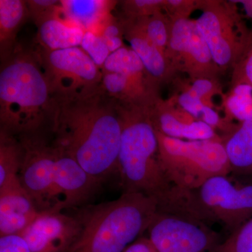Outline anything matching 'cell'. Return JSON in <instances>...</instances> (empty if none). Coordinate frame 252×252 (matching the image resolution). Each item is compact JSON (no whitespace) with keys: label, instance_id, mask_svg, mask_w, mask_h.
Listing matches in <instances>:
<instances>
[{"label":"cell","instance_id":"6da1fadb","mask_svg":"<svg viewBox=\"0 0 252 252\" xmlns=\"http://www.w3.org/2000/svg\"><path fill=\"white\" fill-rule=\"evenodd\" d=\"M53 98L52 143L101 182L118 172L122 131L119 102L102 86L80 97Z\"/></svg>","mask_w":252,"mask_h":252},{"label":"cell","instance_id":"7a4b0ae2","mask_svg":"<svg viewBox=\"0 0 252 252\" xmlns=\"http://www.w3.org/2000/svg\"><path fill=\"white\" fill-rule=\"evenodd\" d=\"M151 107L119 102L122 131L118 172L124 192L140 193L154 199L158 212L190 217V192L174 187L159 161L158 141Z\"/></svg>","mask_w":252,"mask_h":252},{"label":"cell","instance_id":"3957f363","mask_svg":"<svg viewBox=\"0 0 252 252\" xmlns=\"http://www.w3.org/2000/svg\"><path fill=\"white\" fill-rule=\"evenodd\" d=\"M2 62L0 130L17 137L42 132L50 124L54 98L39 54L16 47Z\"/></svg>","mask_w":252,"mask_h":252},{"label":"cell","instance_id":"277c9868","mask_svg":"<svg viewBox=\"0 0 252 252\" xmlns=\"http://www.w3.org/2000/svg\"><path fill=\"white\" fill-rule=\"evenodd\" d=\"M158 212L154 199L134 192L84 209L77 215L80 235L69 252H124L148 230Z\"/></svg>","mask_w":252,"mask_h":252},{"label":"cell","instance_id":"5b68a950","mask_svg":"<svg viewBox=\"0 0 252 252\" xmlns=\"http://www.w3.org/2000/svg\"><path fill=\"white\" fill-rule=\"evenodd\" d=\"M156 132L159 161L176 188L191 191L215 176L232 173L223 138L183 140Z\"/></svg>","mask_w":252,"mask_h":252},{"label":"cell","instance_id":"8992f818","mask_svg":"<svg viewBox=\"0 0 252 252\" xmlns=\"http://www.w3.org/2000/svg\"><path fill=\"white\" fill-rule=\"evenodd\" d=\"M194 218L221 223L230 233L252 217V180L215 176L190 191Z\"/></svg>","mask_w":252,"mask_h":252},{"label":"cell","instance_id":"52a82bcc","mask_svg":"<svg viewBox=\"0 0 252 252\" xmlns=\"http://www.w3.org/2000/svg\"><path fill=\"white\" fill-rule=\"evenodd\" d=\"M201 15L195 20L212 57L222 72L232 70L250 39L247 26L234 0H198Z\"/></svg>","mask_w":252,"mask_h":252},{"label":"cell","instance_id":"ba28073f","mask_svg":"<svg viewBox=\"0 0 252 252\" xmlns=\"http://www.w3.org/2000/svg\"><path fill=\"white\" fill-rule=\"evenodd\" d=\"M43 71L56 98H73L101 87L102 70L81 46L38 52Z\"/></svg>","mask_w":252,"mask_h":252},{"label":"cell","instance_id":"9c48e42d","mask_svg":"<svg viewBox=\"0 0 252 252\" xmlns=\"http://www.w3.org/2000/svg\"><path fill=\"white\" fill-rule=\"evenodd\" d=\"M23 147L20 180L38 211L61 212L55 185V149L42 132L18 137Z\"/></svg>","mask_w":252,"mask_h":252},{"label":"cell","instance_id":"30bf717a","mask_svg":"<svg viewBox=\"0 0 252 252\" xmlns=\"http://www.w3.org/2000/svg\"><path fill=\"white\" fill-rule=\"evenodd\" d=\"M147 230L158 252H211L222 241L205 222L166 212H158Z\"/></svg>","mask_w":252,"mask_h":252},{"label":"cell","instance_id":"8fae6325","mask_svg":"<svg viewBox=\"0 0 252 252\" xmlns=\"http://www.w3.org/2000/svg\"><path fill=\"white\" fill-rule=\"evenodd\" d=\"M172 70L187 74L190 81L218 79L222 71L215 63L195 20L171 21L170 39L165 52Z\"/></svg>","mask_w":252,"mask_h":252},{"label":"cell","instance_id":"7c38bea8","mask_svg":"<svg viewBox=\"0 0 252 252\" xmlns=\"http://www.w3.org/2000/svg\"><path fill=\"white\" fill-rule=\"evenodd\" d=\"M81 231L80 221L61 212H41L21 234L32 252H69Z\"/></svg>","mask_w":252,"mask_h":252},{"label":"cell","instance_id":"4fadbf2b","mask_svg":"<svg viewBox=\"0 0 252 252\" xmlns=\"http://www.w3.org/2000/svg\"><path fill=\"white\" fill-rule=\"evenodd\" d=\"M54 145L55 185L60 210L74 208L87 203L95 195L102 182L94 178L70 156Z\"/></svg>","mask_w":252,"mask_h":252},{"label":"cell","instance_id":"5bb4252c","mask_svg":"<svg viewBox=\"0 0 252 252\" xmlns=\"http://www.w3.org/2000/svg\"><path fill=\"white\" fill-rule=\"evenodd\" d=\"M151 117L156 130L172 138L190 141L223 138L215 129L182 108L172 96L167 99L158 97L151 107Z\"/></svg>","mask_w":252,"mask_h":252},{"label":"cell","instance_id":"9a60e30c","mask_svg":"<svg viewBox=\"0 0 252 252\" xmlns=\"http://www.w3.org/2000/svg\"><path fill=\"white\" fill-rule=\"evenodd\" d=\"M124 24V38L139 56L146 70L160 87L172 81L176 74L166 56L149 39L140 19L121 18Z\"/></svg>","mask_w":252,"mask_h":252},{"label":"cell","instance_id":"2e32d148","mask_svg":"<svg viewBox=\"0 0 252 252\" xmlns=\"http://www.w3.org/2000/svg\"><path fill=\"white\" fill-rule=\"evenodd\" d=\"M39 214L21 182L0 189V237L21 235Z\"/></svg>","mask_w":252,"mask_h":252},{"label":"cell","instance_id":"e0dca14e","mask_svg":"<svg viewBox=\"0 0 252 252\" xmlns=\"http://www.w3.org/2000/svg\"><path fill=\"white\" fill-rule=\"evenodd\" d=\"M102 70L124 74L149 106L153 105L160 97V87L149 75L142 61L131 48L125 46L112 53L104 63Z\"/></svg>","mask_w":252,"mask_h":252},{"label":"cell","instance_id":"ac0fdd59","mask_svg":"<svg viewBox=\"0 0 252 252\" xmlns=\"http://www.w3.org/2000/svg\"><path fill=\"white\" fill-rule=\"evenodd\" d=\"M117 2L105 0H63L61 1L60 15L85 31L99 34L106 23L114 17L112 11Z\"/></svg>","mask_w":252,"mask_h":252},{"label":"cell","instance_id":"d6986e66","mask_svg":"<svg viewBox=\"0 0 252 252\" xmlns=\"http://www.w3.org/2000/svg\"><path fill=\"white\" fill-rule=\"evenodd\" d=\"M38 27L37 39L41 49L57 51L81 46L85 31L58 14L41 23Z\"/></svg>","mask_w":252,"mask_h":252},{"label":"cell","instance_id":"ffe728a7","mask_svg":"<svg viewBox=\"0 0 252 252\" xmlns=\"http://www.w3.org/2000/svg\"><path fill=\"white\" fill-rule=\"evenodd\" d=\"M29 17L26 1L0 0V54L1 61L9 58L16 49L18 31Z\"/></svg>","mask_w":252,"mask_h":252},{"label":"cell","instance_id":"44dd1931","mask_svg":"<svg viewBox=\"0 0 252 252\" xmlns=\"http://www.w3.org/2000/svg\"><path fill=\"white\" fill-rule=\"evenodd\" d=\"M232 173L252 175V120L239 124L230 135L223 137Z\"/></svg>","mask_w":252,"mask_h":252},{"label":"cell","instance_id":"7402d4cb","mask_svg":"<svg viewBox=\"0 0 252 252\" xmlns=\"http://www.w3.org/2000/svg\"><path fill=\"white\" fill-rule=\"evenodd\" d=\"M23 147L18 137L0 130V189L21 182Z\"/></svg>","mask_w":252,"mask_h":252},{"label":"cell","instance_id":"603a6c76","mask_svg":"<svg viewBox=\"0 0 252 252\" xmlns=\"http://www.w3.org/2000/svg\"><path fill=\"white\" fill-rule=\"evenodd\" d=\"M221 97L226 120L238 121L239 124L252 120V86L248 84L233 86Z\"/></svg>","mask_w":252,"mask_h":252},{"label":"cell","instance_id":"cb8c5ba5","mask_svg":"<svg viewBox=\"0 0 252 252\" xmlns=\"http://www.w3.org/2000/svg\"><path fill=\"white\" fill-rule=\"evenodd\" d=\"M138 19L142 21L149 39L165 55L171 30V21L168 16L162 11L149 17Z\"/></svg>","mask_w":252,"mask_h":252},{"label":"cell","instance_id":"d4e9b609","mask_svg":"<svg viewBox=\"0 0 252 252\" xmlns=\"http://www.w3.org/2000/svg\"><path fill=\"white\" fill-rule=\"evenodd\" d=\"M211 252H252V217Z\"/></svg>","mask_w":252,"mask_h":252},{"label":"cell","instance_id":"484cf974","mask_svg":"<svg viewBox=\"0 0 252 252\" xmlns=\"http://www.w3.org/2000/svg\"><path fill=\"white\" fill-rule=\"evenodd\" d=\"M165 0H127L121 1L123 18L138 19L163 11Z\"/></svg>","mask_w":252,"mask_h":252},{"label":"cell","instance_id":"4316f807","mask_svg":"<svg viewBox=\"0 0 252 252\" xmlns=\"http://www.w3.org/2000/svg\"><path fill=\"white\" fill-rule=\"evenodd\" d=\"M231 72L230 87L239 84L252 86V28L248 44Z\"/></svg>","mask_w":252,"mask_h":252},{"label":"cell","instance_id":"83f0119b","mask_svg":"<svg viewBox=\"0 0 252 252\" xmlns=\"http://www.w3.org/2000/svg\"><path fill=\"white\" fill-rule=\"evenodd\" d=\"M81 47L101 69L111 54L102 36L94 32H85Z\"/></svg>","mask_w":252,"mask_h":252},{"label":"cell","instance_id":"f1b7e54d","mask_svg":"<svg viewBox=\"0 0 252 252\" xmlns=\"http://www.w3.org/2000/svg\"><path fill=\"white\" fill-rule=\"evenodd\" d=\"M188 87L207 107L216 109L213 98L217 94L222 96V87L219 79H203L190 81Z\"/></svg>","mask_w":252,"mask_h":252},{"label":"cell","instance_id":"f546056e","mask_svg":"<svg viewBox=\"0 0 252 252\" xmlns=\"http://www.w3.org/2000/svg\"><path fill=\"white\" fill-rule=\"evenodd\" d=\"M29 16L36 26L48 18L60 14L61 1L58 0H30L26 1Z\"/></svg>","mask_w":252,"mask_h":252},{"label":"cell","instance_id":"4dcf8cb0","mask_svg":"<svg viewBox=\"0 0 252 252\" xmlns=\"http://www.w3.org/2000/svg\"><path fill=\"white\" fill-rule=\"evenodd\" d=\"M98 34L103 38L111 54L125 46L124 44V24L121 18L116 19L113 17L109 20Z\"/></svg>","mask_w":252,"mask_h":252},{"label":"cell","instance_id":"1f68e13d","mask_svg":"<svg viewBox=\"0 0 252 252\" xmlns=\"http://www.w3.org/2000/svg\"><path fill=\"white\" fill-rule=\"evenodd\" d=\"M198 0H165L163 11L170 21L189 19L198 10Z\"/></svg>","mask_w":252,"mask_h":252},{"label":"cell","instance_id":"d6a6232c","mask_svg":"<svg viewBox=\"0 0 252 252\" xmlns=\"http://www.w3.org/2000/svg\"><path fill=\"white\" fill-rule=\"evenodd\" d=\"M0 252H32L26 240L20 235L0 237Z\"/></svg>","mask_w":252,"mask_h":252},{"label":"cell","instance_id":"836d02e7","mask_svg":"<svg viewBox=\"0 0 252 252\" xmlns=\"http://www.w3.org/2000/svg\"><path fill=\"white\" fill-rule=\"evenodd\" d=\"M124 252H158L149 238L140 237L130 244Z\"/></svg>","mask_w":252,"mask_h":252},{"label":"cell","instance_id":"e575fe53","mask_svg":"<svg viewBox=\"0 0 252 252\" xmlns=\"http://www.w3.org/2000/svg\"><path fill=\"white\" fill-rule=\"evenodd\" d=\"M235 1L237 4L242 5L245 16L252 20V0H238Z\"/></svg>","mask_w":252,"mask_h":252}]
</instances>
